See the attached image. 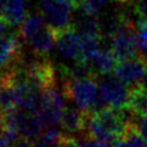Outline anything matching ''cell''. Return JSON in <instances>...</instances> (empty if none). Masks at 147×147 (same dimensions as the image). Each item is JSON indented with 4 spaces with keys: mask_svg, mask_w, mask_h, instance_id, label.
Instances as JSON below:
<instances>
[{
    "mask_svg": "<svg viewBox=\"0 0 147 147\" xmlns=\"http://www.w3.org/2000/svg\"><path fill=\"white\" fill-rule=\"evenodd\" d=\"M98 76H90L83 79H66L62 85V94L73 101L83 111H90L100 95Z\"/></svg>",
    "mask_w": 147,
    "mask_h": 147,
    "instance_id": "obj_1",
    "label": "cell"
},
{
    "mask_svg": "<svg viewBox=\"0 0 147 147\" xmlns=\"http://www.w3.org/2000/svg\"><path fill=\"white\" fill-rule=\"evenodd\" d=\"M109 41H111V49L118 57V60L130 59L139 55L138 29L130 17L124 21V23L112 35Z\"/></svg>",
    "mask_w": 147,
    "mask_h": 147,
    "instance_id": "obj_2",
    "label": "cell"
},
{
    "mask_svg": "<svg viewBox=\"0 0 147 147\" xmlns=\"http://www.w3.org/2000/svg\"><path fill=\"white\" fill-rule=\"evenodd\" d=\"M76 5L71 0H40L39 12L56 30L72 26Z\"/></svg>",
    "mask_w": 147,
    "mask_h": 147,
    "instance_id": "obj_3",
    "label": "cell"
},
{
    "mask_svg": "<svg viewBox=\"0 0 147 147\" xmlns=\"http://www.w3.org/2000/svg\"><path fill=\"white\" fill-rule=\"evenodd\" d=\"M102 77L103 78L98 82L100 94L107 106L113 108L127 107L130 96V88L120 80L114 73Z\"/></svg>",
    "mask_w": 147,
    "mask_h": 147,
    "instance_id": "obj_4",
    "label": "cell"
},
{
    "mask_svg": "<svg viewBox=\"0 0 147 147\" xmlns=\"http://www.w3.org/2000/svg\"><path fill=\"white\" fill-rule=\"evenodd\" d=\"M146 69L147 59L141 55H138L135 57H130V59L119 60L113 73L129 88H133L139 84H142Z\"/></svg>",
    "mask_w": 147,
    "mask_h": 147,
    "instance_id": "obj_5",
    "label": "cell"
},
{
    "mask_svg": "<svg viewBox=\"0 0 147 147\" xmlns=\"http://www.w3.org/2000/svg\"><path fill=\"white\" fill-rule=\"evenodd\" d=\"M65 109L63 98L56 88L43 90V100L39 112L36 113L45 127H54L60 123L62 112Z\"/></svg>",
    "mask_w": 147,
    "mask_h": 147,
    "instance_id": "obj_6",
    "label": "cell"
},
{
    "mask_svg": "<svg viewBox=\"0 0 147 147\" xmlns=\"http://www.w3.org/2000/svg\"><path fill=\"white\" fill-rule=\"evenodd\" d=\"M56 46L60 54L66 59L72 61L83 60L82 34L74 28L73 24L57 30Z\"/></svg>",
    "mask_w": 147,
    "mask_h": 147,
    "instance_id": "obj_7",
    "label": "cell"
},
{
    "mask_svg": "<svg viewBox=\"0 0 147 147\" xmlns=\"http://www.w3.org/2000/svg\"><path fill=\"white\" fill-rule=\"evenodd\" d=\"M22 49V39L18 34L0 35V72L18 63Z\"/></svg>",
    "mask_w": 147,
    "mask_h": 147,
    "instance_id": "obj_8",
    "label": "cell"
},
{
    "mask_svg": "<svg viewBox=\"0 0 147 147\" xmlns=\"http://www.w3.org/2000/svg\"><path fill=\"white\" fill-rule=\"evenodd\" d=\"M56 40H57V30L48 23L44 28H41L39 32L29 36L24 41L35 55L48 57L52 48L56 45Z\"/></svg>",
    "mask_w": 147,
    "mask_h": 147,
    "instance_id": "obj_9",
    "label": "cell"
},
{
    "mask_svg": "<svg viewBox=\"0 0 147 147\" xmlns=\"http://www.w3.org/2000/svg\"><path fill=\"white\" fill-rule=\"evenodd\" d=\"M60 124L67 134H84L86 125V111L65 107Z\"/></svg>",
    "mask_w": 147,
    "mask_h": 147,
    "instance_id": "obj_10",
    "label": "cell"
},
{
    "mask_svg": "<svg viewBox=\"0 0 147 147\" xmlns=\"http://www.w3.org/2000/svg\"><path fill=\"white\" fill-rule=\"evenodd\" d=\"M88 61L91 63L92 69L97 76L111 74V73L114 72L115 66H117V63L119 62L118 57L115 56V54L111 48L109 49H102L101 48Z\"/></svg>",
    "mask_w": 147,
    "mask_h": 147,
    "instance_id": "obj_11",
    "label": "cell"
},
{
    "mask_svg": "<svg viewBox=\"0 0 147 147\" xmlns=\"http://www.w3.org/2000/svg\"><path fill=\"white\" fill-rule=\"evenodd\" d=\"M3 17L6 20L10 27L21 26L27 17L26 0H7L3 12Z\"/></svg>",
    "mask_w": 147,
    "mask_h": 147,
    "instance_id": "obj_12",
    "label": "cell"
},
{
    "mask_svg": "<svg viewBox=\"0 0 147 147\" xmlns=\"http://www.w3.org/2000/svg\"><path fill=\"white\" fill-rule=\"evenodd\" d=\"M127 107L136 117L147 114V89L144 84L130 88V96Z\"/></svg>",
    "mask_w": 147,
    "mask_h": 147,
    "instance_id": "obj_13",
    "label": "cell"
},
{
    "mask_svg": "<svg viewBox=\"0 0 147 147\" xmlns=\"http://www.w3.org/2000/svg\"><path fill=\"white\" fill-rule=\"evenodd\" d=\"M48 24V22L45 21L44 16L39 13H32V15H27L26 20L22 22V24L20 26L18 29V35L22 40L28 39L29 36H32L36 32H39L41 28H44Z\"/></svg>",
    "mask_w": 147,
    "mask_h": 147,
    "instance_id": "obj_14",
    "label": "cell"
},
{
    "mask_svg": "<svg viewBox=\"0 0 147 147\" xmlns=\"http://www.w3.org/2000/svg\"><path fill=\"white\" fill-rule=\"evenodd\" d=\"M114 147H147V138L144 136L136 128V125L133 124L127 130L123 136L113 141Z\"/></svg>",
    "mask_w": 147,
    "mask_h": 147,
    "instance_id": "obj_15",
    "label": "cell"
},
{
    "mask_svg": "<svg viewBox=\"0 0 147 147\" xmlns=\"http://www.w3.org/2000/svg\"><path fill=\"white\" fill-rule=\"evenodd\" d=\"M63 133L56 129H49L43 131L38 138L34 139L35 147H60Z\"/></svg>",
    "mask_w": 147,
    "mask_h": 147,
    "instance_id": "obj_16",
    "label": "cell"
},
{
    "mask_svg": "<svg viewBox=\"0 0 147 147\" xmlns=\"http://www.w3.org/2000/svg\"><path fill=\"white\" fill-rule=\"evenodd\" d=\"M136 29H138L139 55L147 59V20H139L136 22Z\"/></svg>",
    "mask_w": 147,
    "mask_h": 147,
    "instance_id": "obj_17",
    "label": "cell"
},
{
    "mask_svg": "<svg viewBox=\"0 0 147 147\" xmlns=\"http://www.w3.org/2000/svg\"><path fill=\"white\" fill-rule=\"evenodd\" d=\"M78 141H79L80 147H114L113 142H111V141L97 140V139L90 138L89 135H85V134H82L80 139Z\"/></svg>",
    "mask_w": 147,
    "mask_h": 147,
    "instance_id": "obj_18",
    "label": "cell"
},
{
    "mask_svg": "<svg viewBox=\"0 0 147 147\" xmlns=\"http://www.w3.org/2000/svg\"><path fill=\"white\" fill-rule=\"evenodd\" d=\"M133 12L139 20H147V0H136L134 1Z\"/></svg>",
    "mask_w": 147,
    "mask_h": 147,
    "instance_id": "obj_19",
    "label": "cell"
},
{
    "mask_svg": "<svg viewBox=\"0 0 147 147\" xmlns=\"http://www.w3.org/2000/svg\"><path fill=\"white\" fill-rule=\"evenodd\" d=\"M60 147H80V145H79V141H78L74 136L63 134L62 135V139H61Z\"/></svg>",
    "mask_w": 147,
    "mask_h": 147,
    "instance_id": "obj_20",
    "label": "cell"
},
{
    "mask_svg": "<svg viewBox=\"0 0 147 147\" xmlns=\"http://www.w3.org/2000/svg\"><path fill=\"white\" fill-rule=\"evenodd\" d=\"M135 125L140 133L147 138V114L141 115V117H136Z\"/></svg>",
    "mask_w": 147,
    "mask_h": 147,
    "instance_id": "obj_21",
    "label": "cell"
},
{
    "mask_svg": "<svg viewBox=\"0 0 147 147\" xmlns=\"http://www.w3.org/2000/svg\"><path fill=\"white\" fill-rule=\"evenodd\" d=\"M11 145H12V142L6 138V135H5L3 118H1V114H0V147H11Z\"/></svg>",
    "mask_w": 147,
    "mask_h": 147,
    "instance_id": "obj_22",
    "label": "cell"
},
{
    "mask_svg": "<svg viewBox=\"0 0 147 147\" xmlns=\"http://www.w3.org/2000/svg\"><path fill=\"white\" fill-rule=\"evenodd\" d=\"M11 147H35V146H34V141H32V139L20 136L15 142H12Z\"/></svg>",
    "mask_w": 147,
    "mask_h": 147,
    "instance_id": "obj_23",
    "label": "cell"
},
{
    "mask_svg": "<svg viewBox=\"0 0 147 147\" xmlns=\"http://www.w3.org/2000/svg\"><path fill=\"white\" fill-rule=\"evenodd\" d=\"M142 84H144V86L147 89V69H146V74L144 77V80H142Z\"/></svg>",
    "mask_w": 147,
    "mask_h": 147,
    "instance_id": "obj_24",
    "label": "cell"
},
{
    "mask_svg": "<svg viewBox=\"0 0 147 147\" xmlns=\"http://www.w3.org/2000/svg\"><path fill=\"white\" fill-rule=\"evenodd\" d=\"M115 1H119V3H134L136 0H115Z\"/></svg>",
    "mask_w": 147,
    "mask_h": 147,
    "instance_id": "obj_25",
    "label": "cell"
}]
</instances>
